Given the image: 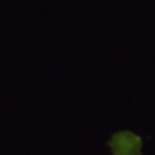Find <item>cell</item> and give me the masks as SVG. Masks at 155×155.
<instances>
[{
    "instance_id": "cell-1",
    "label": "cell",
    "mask_w": 155,
    "mask_h": 155,
    "mask_svg": "<svg viewBox=\"0 0 155 155\" xmlns=\"http://www.w3.org/2000/svg\"><path fill=\"white\" fill-rule=\"evenodd\" d=\"M142 141L132 132H119L111 139V155H141Z\"/></svg>"
}]
</instances>
